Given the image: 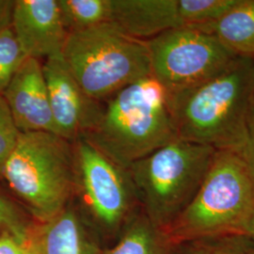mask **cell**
Listing matches in <instances>:
<instances>
[{
  "label": "cell",
  "instance_id": "cell-5",
  "mask_svg": "<svg viewBox=\"0 0 254 254\" xmlns=\"http://www.w3.org/2000/svg\"><path fill=\"white\" fill-rule=\"evenodd\" d=\"M216 151L178 138L128 168L137 202L154 226L167 229L190 205Z\"/></svg>",
  "mask_w": 254,
  "mask_h": 254
},
{
  "label": "cell",
  "instance_id": "cell-23",
  "mask_svg": "<svg viewBox=\"0 0 254 254\" xmlns=\"http://www.w3.org/2000/svg\"><path fill=\"white\" fill-rule=\"evenodd\" d=\"M14 0H0V32L11 27Z\"/></svg>",
  "mask_w": 254,
  "mask_h": 254
},
{
  "label": "cell",
  "instance_id": "cell-20",
  "mask_svg": "<svg viewBox=\"0 0 254 254\" xmlns=\"http://www.w3.org/2000/svg\"><path fill=\"white\" fill-rule=\"evenodd\" d=\"M20 132L15 127L9 107L0 94V177L4 164L16 144Z\"/></svg>",
  "mask_w": 254,
  "mask_h": 254
},
{
  "label": "cell",
  "instance_id": "cell-11",
  "mask_svg": "<svg viewBox=\"0 0 254 254\" xmlns=\"http://www.w3.org/2000/svg\"><path fill=\"white\" fill-rule=\"evenodd\" d=\"M2 95L20 133L56 134L41 61L27 58Z\"/></svg>",
  "mask_w": 254,
  "mask_h": 254
},
{
  "label": "cell",
  "instance_id": "cell-24",
  "mask_svg": "<svg viewBox=\"0 0 254 254\" xmlns=\"http://www.w3.org/2000/svg\"><path fill=\"white\" fill-rule=\"evenodd\" d=\"M247 155L254 168V106L251 113L248 129V144H247Z\"/></svg>",
  "mask_w": 254,
  "mask_h": 254
},
{
  "label": "cell",
  "instance_id": "cell-18",
  "mask_svg": "<svg viewBox=\"0 0 254 254\" xmlns=\"http://www.w3.org/2000/svg\"><path fill=\"white\" fill-rule=\"evenodd\" d=\"M182 254H254L249 236H217L192 241L180 247Z\"/></svg>",
  "mask_w": 254,
  "mask_h": 254
},
{
  "label": "cell",
  "instance_id": "cell-21",
  "mask_svg": "<svg viewBox=\"0 0 254 254\" xmlns=\"http://www.w3.org/2000/svg\"><path fill=\"white\" fill-rule=\"evenodd\" d=\"M0 230L22 237L27 236L22 213L13 202L2 195H0Z\"/></svg>",
  "mask_w": 254,
  "mask_h": 254
},
{
  "label": "cell",
  "instance_id": "cell-2",
  "mask_svg": "<svg viewBox=\"0 0 254 254\" xmlns=\"http://www.w3.org/2000/svg\"><path fill=\"white\" fill-rule=\"evenodd\" d=\"M81 136L126 170L178 139L167 93L153 76L101 101L98 117Z\"/></svg>",
  "mask_w": 254,
  "mask_h": 254
},
{
  "label": "cell",
  "instance_id": "cell-22",
  "mask_svg": "<svg viewBox=\"0 0 254 254\" xmlns=\"http://www.w3.org/2000/svg\"><path fill=\"white\" fill-rule=\"evenodd\" d=\"M27 237L16 236L10 232H3L0 235V254H24Z\"/></svg>",
  "mask_w": 254,
  "mask_h": 254
},
{
  "label": "cell",
  "instance_id": "cell-10",
  "mask_svg": "<svg viewBox=\"0 0 254 254\" xmlns=\"http://www.w3.org/2000/svg\"><path fill=\"white\" fill-rule=\"evenodd\" d=\"M11 27L26 57L39 61L62 55L68 37L58 0H15Z\"/></svg>",
  "mask_w": 254,
  "mask_h": 254
},
{
  "label": "cell",
  "instance_id": "cell-6",
  "mask_svg": "<svg viewBox=\"0 0 254 254\" xmlns=\"http://www.w3.org/2000/svg\"><path fill=\"white\" fill-rule=\"evenodd\" d=\"M62 57L82 90L96 101L152 76L146 42L128 36L111 22L69 33Z\"/></svg>",
  "mask_w": 254,
  "mask_h": 254
},
{
  "label": "cell",
  "instance_id": "cell-16",
  "mask_svg": "<svg viewBox=\"0 0 254 254\" xmlns=\"http://www.w3.org/2000/svg\"><path fill=\"white\" fill-rule=\"evenodd\" d=\"M58 3L68 34L109 22V0H58Z\"/></svg>",
  "mask_w": 254,
  "mask_h": 254
},
{
  "label": "cell",
  "instance_id": "cell-3",
  "mask_svg": "<svg viewBox=\"0 0 254 254\" xmlns=\"http://www.w3.org/2000/svg\"><path fill=\"white\" fill-rule=\"evenodd\" d=\"M254 212V168L247 149H221L190 205L163 231L178 247L203 238L246 236Z\"/></svg>",
  "mask_w": 254,
  "mask_h": 254
},
{
  "label": "cell",
  "instance_id": "cell-7",
  "mask_svg": "<svg viewBox=\"0 0 254 254\" xmlns=\"http://www.w3.org/2000/svg\"><path fill=\"white\" fill-rule=\"evenodd\" d=\"M146 44L152 76L168 96L207 81L238 57L217 37L188 26L167 30Z\"/></svg>",
  "mask_w": 254,
  "mask_h": 254
},
{
  "label": "cell",
  "instance_id": "cell-12",
  "mask_svg": "<svg viewBox=\"0 0 254 254\" xmlns=\"http://www.w3.org/2000/svg\"><path fill=\"white\" fill-rule=\"evenodd\" d=\"M109 22L139 41L184 26L178 0H109Z\"/></svg>",
  "mask_w": 254,
  "mask_h": 254
},
{
  "label": "cell",
  "instance_id": "cell-15",
  "mask_svg": "<svg viewBox=\"0 0 254 254\" xmlns=\"http://www.w3.org/2000/svg\"><path fill=\"white\" fill-rule=\"evenodd\" d=\"M118 243L105 254H177L180 247L173 244L163 230L154 226L141 210L127 220Z\"/></svg>",
  "mask_w": 254,
  "mask_h": 254
},
{
  "label": "cell",
  "instance_id": "cell-26",
  "mask_svg": "<svg viewBox=\"0 0 254 254\" xmlns=\"http://www.w3.org/2000/svg\"><path fill=\"white\" fill-rule=\"evenodd\" d=\"M247 236H249L251 238V240L254 243V212L251 218V221L249 223V227L247 230Z\"/></svg>",
  "mask_w": 254,
  "mask_h": 254
},
{
  "label": "cell",
  "instance_id": "cell-13",
  "mask_svg": "<svg viewBox=\"0 0 254 254\" xmlns=\"http://www.w3.org/2000/svg\"><path fill=\"white\" fill-rule=\"evenodd\" d=\"M35 236L40 254H99L79 212L70 203L46 222Z\"/></svg>",
  "mask_w": 254,
  "mask_h": 254
},
{
  "label": "cell",
  "instance_id": "cell-1",
  "mask_svg": "<svg viewBox=\"0 0 254 254\" xmlns=\"http://www.w3.org/2000/svg\"><path fill=\"white\" fill-rule=\"evenodd\" d=\"M168 100L179 139L216 150L247 149L254 59L238 56L221 73Z\"/></svg>",
  "mask_w": 254,
  "mask_h": 254
},
{
  "label": "cell",
  "instance_id": "cell-9",
  "mask_svg": "<svg viewBox=\"0 0 254 254\" xmlns=\"http://www.w3.org/2000/svg\"><path fill=\"white\" fill-rule=\"evenodd\" d=\"M56 134L73 142L99 115L101 101L88 96L74 79L62 55L43 64Z\"/></svg>",
  "mask_w": 254,
  "mask_h": 254
},
{
  "label": "cell",
  "instance_id": "cell-19",
  "mask_svg": "<svg viewBox=\"0 0 254 254\" xmlns=\"http://www.w3.org/2000/svg\"><path fill=\"white\" fill-rule=\"evenodd\" d=\"M26 59L12 27L0 32V94L6 90Z\"/></svg>",
  "mask_w": 254,
  "mask_h": 254
},
{
  "label": "cell",
  "instance_id": "cell-17",
  "mask_svg": "<svg viewBox=\"0 0 254 254\" xmlns=\"http://www.w3.org/2000/svg\"><path fill=\"white\" fill-rule=\"evenodd\" d=\"M240 0H178L179 15L184 26L200 27L225 15Z\"/></svg>",
  "mask_w": 254,
  "mask_h": 254
},
{
  "label": "cell",
  "instance_id": "cell-8",
  "mask_svg": "<svg viewBox=\"0 0 254 254\" xmlns=\"http://www.w3.org/2000/svg\"><path fill=\"white\" fill-rule=\"evenodd\" d=\"M74 193L83 209L100 226L120 227L134 213L137 202L126 170L111 161L84 137L73 142Z\"/></svg>",
  "mask_w": 254,
  "mask_h": 254
},
{
  "label": "cell",
  "instance_id": "cell-25",
  "mask_svg": "<svg viewBox=\"0 0 254 254\" xmlns=\"http://www.w3.org/2000/svg\"><path fill=\"white\" fill-rule=\"evenodd\" d=\"M23 254H40L36 239L34 236H27Z\"/></svg>",
  "mask_w": 254,
  "mask_h": 254
},
{
  "label": "cell",
  "instance_id": "cell-14",
  "mask_svg": "<svg viewBox=\"0 0 254 254\" xmlns=\"http://www.w3.org/2000/svg\"><path fill=\"white\" fill-rule=\"evenodd\" d=\"M196 28L217 37L237 56L254 59V0H240L218 21Z\"/></svg>",
  "mask_w": 254,
  "mask_h": 254
},
{
  "label": "cell",
  "instance_id": "cell-4",
  "mask_svg": "<svg viewBox=\"0 0 254 254\" xmlns=\"http://www.w3.org/2000/svg\"><path fill=\"white\" fill-rule=\"evenodd\" d=\"M1 177L30 212L46 222L73 198V142L51 132L20 133Z\"/></svg>",
  "mask_w": 254,
  "mask_h": 254
}]
</instances>
